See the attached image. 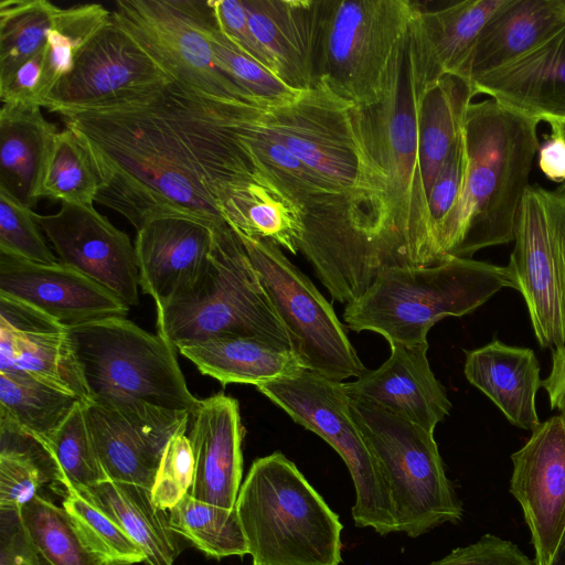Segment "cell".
<instances>
[{
    "label": "cell",
    "instance_id": "6da1fadb",
    "mask_svg": "<svg viewBox=\"0 0 565 565\" xmlns=\"http://www.w3.org/2000/svg\"><path fill=\"white\" fill-rule=\"evenodd\" d=\"M257 106L171 81L61 117L94 162L96 202L139 231L163 217L226 223L224 196L259 172L245 137Z\"/></svg>",
    "mask_w": 565,
    "mask_h": 565
},
{
    "label": "cell",
    "instance_id": "d6986e66",
    "mask_svg": "<svg viewBox=\"0 0 565 565\" xmlns=\"http://www.w3.org/2000/svg\"><path fill=\"white\" fill-rule=\"evenodd\" d=\"M0 372L34 376L89 403L67 328L39 309L0 294Z\"/></svg>",
    "mask_w": 565,
    "mask_h": 565
},
{
    "label": "cell",
    "instance_id": "db71d44e",
    "mask_svg": "<svg viewBox=\"0 0 565 565\" xmlns=\"http://www.w3.org/2000/svg\"><path fill=\"white\" fill-rule=\"evenodd\" d=\"M539 167L552 181H565V139L551 131L550 137L539 149Z\"/></svg>",
    "mask_w": 565,
    "mask_h": 565
},
{
    "label": "cell",
    "instance_id": "ba28073f",
    "mask_svg": "<svg viewBox=\"0 0 565 565\" xmlns=\"http://www.w3.org/2000/svg\"><path fill=\"white\" fill-rule=\"evenodd\" d=\"M428 82L411 36L402 70L379 104L361 108L373 153L388 178L393 236L402 268L435 266L436 249L419 169V115Z\"/></svg>",
    "mask_w": 565,
    "mask_h": 565
},
{
    "label": "cell",
    "instance_id": "680465c9",
    "mask_svg": "<svg viewBox=\"0 0 565 565\" xmlns=\"http://www.w3.org/2000/svg\"><path fill=\"white\" fill-rule=\"evenodd\" d=\"M128 565H136V564H128Z\"/></svg>",
    "mask_w": 565,
    "mask_h": 565
},
{
    "label": "cell",
    "instance_id": "816d5d0a",
    "mask_svg": "<svg viewBox=\"0 0 565 565\" xmlns=\"http://www.w3.org/2000/svg\"><path fill=\"white\" fill-rule=\"evenodd\" d=\"M216 23L223 34L244 54L269 68L271 63L256 40L242 0H210Z\"/></svg>",
    "mask_w": 565,
    "mask_h": 565
},
{
    "label": "cell",
    "instance_id": "9a60e30c",
    "mask_svg": "<svg viewBox=\"0 0 565 565\" xmlns=\"http://www.w3.org/2000/svg\"><path fill=\"white\" fill-rule=\"evenodd\" d=\"M174 81L113 19L78 52L44 108L60 116L94 108Z\"/></svg>",
    "mask_w": 565,
    "mask_h": 565
},
{
    "label": "cell",
    "instance_id": "83f0119b",
    "mask_svg": "<svg viewBox=\"0 0 565 565\" xmlns=\"http://www.w3.org/2000/svg\"><path fill=\"white\" fill-rule=\"evenodd\" d=\"M259 108H255L245 132L257 170L300 206L303 216L343 218L359 233L350 203L264 128Z\"/></svg>",
    "mask_w": 565,
    "mask_h": 565
},
{
    "label": "cell",
    "instance_id": "ffe728a7",
    "mask_svg": "<svg viewBox=\"0 0 565 565\" xmlns=\"http://www.w3.org/2000/svg\"><path fill=\"white\" fill-rule=\"evenodd\" d=\"M0 294L25 302L65 327L126 317L129 306L81 271L0 253Z\"/></svg>",
    "mask_w": 565,
    "mask_h": 565
},
{
    "label": "cell",
    "instance_id": "603a6c76",
    "mask_svg": "<svg viewBox=\"0 0 565 565\" xmlns=\"http://www.w3.org/2000/svg\"><path fill=\"white\" fill-rule=\"evenodd\" d=\"M191 417L194 477L189 493L210 504L235 508L243 473L244 427L238 403L218 393L200 399Z\"/></svg>",
    "mask_w": 565,
    "mask_h": 565
},
{
    "label": "cell",
    "instance_id": "b9f144b4",
    "mask_svg": "<svg viewBox=\"0 0 565 565\" xmlns=\"http://www.w3.org/2000/svg\"><path fill=\"white\" fill-rule=\"evenodd\" d=\"M61 472L64 489H85L107 480L81 402L47 441Z\"/></svg>",
    "mask_w": 565,
    "mask_h": 565
},
{
    "label": "cell",
    "instance_id": "ab89813d",
    "mask_svg": "<svg viewBox=\"0 0 565 565\" xmlns=\"http://www.w3.org/2000/svg\"><path fill=\"white\" fill-rule=\"evenodd\" d=\"M21 515L32 541L54 565H105L63 507L36 494L21 509Z\"/></svg>",
    "mask_w": 565,
    "mask_h": 565
},
{
    "label": "cell",
    "instance_id": "f6af8a7d",
    "mask_svg": "<svg viewBox=\"0 0 565 565\" xmlns=\"http://www.w3.org/2000/svg\"><path fill=\"white\" fill-rule=\"evenodd\" d=\"M186 429L175 433L167 444L151 489L153 503L162 510L172 509L193 483L194 456Z\"/></svg>",
    "mask_w": 565,
    "mask_h": 565
},
{
    "label": "cell",
    "instance_id": "8fae6325",
    "mask_svg": "<svg viewBox=\"0 0 565 565\" xmlns=\"http://www.w3.org/2000/svg\"><path fill=\"white\" fill-rule=\"evenodd\" d=\"M256 387L294 422L324 439L343 459L355 489V525L371 527L381 535L396 532L386 488L351 415L343 383L302 369Z\"/></svg>",
    "mask_w": 565,
    "mask_h": 565
},
{
    "label": "cell",
    "instance_id": "c3c4849f",
    "mask_svg": "<svg viewBox=\"0 0 565 565\" xmlns=\"http://www.w3.org/2000/svg\"><path fill=\"white\" fill-rule=\"evenodd\" d=\"M428 565H537L516 544L493 534L482 535L467 546L457 547Z\"/></svg>",
    "mask_w": 565,
    "mask_h": 565
},
{
    "label": "cell",
    "instance_id": "7c38bea8",
    "mask_svg": "<svg viewBox=\"0 0 565 565\" xmlns=\"http://www.w3.org/2000/svg\"><path fill=\"white\" fill-rule=\"evenodd\" d=\"M236 234L288 335L291 351L303 366L340 382L359 377L366 369L332 306L311 280L277 245Z\"/></svg>",
    "mask_w": 565,
    "mask_h": 565
},
{
    "label": "cell",
    "instance_id": "e575fe53",
    "mask_svg": "<svg viewBox=\"0 0 565 565\" xmlns=\"http://www.w3.org/2000/svg\"><path fill=\"white\" fill-rule=\"evenodd\" d=\"M82 401L34 376L0 372V413L49 441Z\"/></svg>",
    "mask_w": 565,
    "mask_h": 565
},
{
    "label": "cell",
    "instance_id": "ac0fdd59",
    "mask_svg": "<svg viewBox=\"0 0 565 565\" xmlns=\"http://www.w3.org/2000/svg\"><path fill=\"white\" fill-rule=\"evenodd\" d=\"M511 455L510 492L521 505L537 565H548L565 529V415L531 430Z\"/></svg>",
    "mask_w": 565,
    "mask_h": 565
},
{
    "label": "cell",
    "instance_id": "7bdbcfd3",
    "mask_svg": "<svg viewBox=\"0 0 565 565\" xmlns=\"http://www.w3.org/2000/svg\"><path fill=\"white\" fill-rule=\"evenodd\" d=\"M62 507L70 513L87 546L105 565L145 562L142 548L108 515L74 489H64Z\"/></svg>",
    "mask_w": 565,
    "mask_h": 565
},
{
    "label": "cell",
    "instance_id": "7dc6e473",
    "mask_svg": "<svg viewBox=\"0 0 565 565\" xmlns=\"http://www.w3.org/2000/svg\"><path fill=\"white\" fill-rule=\"evenodd\" d=\"M0 456L26 459L38 466L51 482L61 484V472L49 443L3 413H0Z\"/></svg>",
    "mask_w": 565,
    "mask_h": 565
},
{
    "label": "cell",
    "instance_id": "30bf717a",
    "mask_svg": "<svg viewBox=\"0 0 565 565\" xmlns=\"http://www.w3.org/2000/svg\"><path fill=\"white\" fill-rule=\"evenodd\" d=\"M94 399H138L162 408L188 412L200 403L188 388L175 348L126 317L66 327Z\"/></svg>",
    "mask_w": 565,
    "mask_h": 565
},
{
    "label": "cell",
    "instance_id": "f546056e",
    "mask_svg": "<svg viewBox=\"0 0 565 565\" xmlns=\"http://www.w3.org/2000/svg\"><path fill=\"white\" fill-rule=\"evenodd\" d=\"M56 126L39 105L2 104L0 110V189L33 209Z\"/></svg>",
    "mask_w": 565,
    "mask_h": 565
},
{
    "label": "cell",
    "instance_id": "484cf974",
    "mask_svg": "<svg viewBox=\"0 0 565 565\" xmlns=\"http://www.w3.org/2000/svg\"><path fill=\"white\" fill-rule=\"evenodd\" d=\"M565 24V0H504L480 31L457 76L472 82L539 45Z\"/></svg>",
    "mask_w": 565,
    "mask_h": 565
},
{
    "label": "cell",
    "instance_id": "44dd1931",
    "mask_svg": "<svg viewBox=\"0 0 565 565\" xmlns=\"http://www.w3.org/2000/svg\"><path fill=\"white\" fill-rule=\"evenodd\" d=\"M390 347L391 355L379 369L365 370L355 381L343 383L348 396L434 433L448 416L451 403L429 366L428 343Z\"/></svg>",
    "mask_w": 565,
    "mask_h": 565
},
{
    "label": "cell",
    "instance_id": "4316f807",
    "mask_svg": "<svg viewBox=\"0 0 565 565\" xmlns=\"http://www.w3.org/2000/svg\"><path fill=\"white\" fill-rule=\"evenodd\" d=\"M467 380L488 396L507 419L523 429L539 424L535 395L542 386L540 364L531 349L494 339L466 352Z\"/></svg>",
    "mask_w": 565,
    "mask_h": 565
},
{
    "label": "cell",
    "instance_id": "2e32d148",
    "mask_svg": "<svg viewBox=\"0 0 565 565\" xmlns=\"http://www.w3.org/2000/svg\"><path fill=\"white\" fill-rule=\"evenodd\" d=\"M93 441L108 479L152 489L172 436L188 428L191 414L138 399H94L85 404Z\"/></svg>",
    "mask_w": 565,
    "mask_h": 565
},
{
    "label": "cell",
    "instance_id": "8992f818",
    "mask_svg": "<svg viewBox=\"0 0 565 565\" xmlns=\"http://www.w3.org/2000/svg\"><path fill=\"white\" fill-rule=\"evenodd\" d=\"M418 3L320 0L317 74L360 108L382 102L399 74Z\"/></svg>",
    "mask_w": 565,
    "mask_h": 565
},
{
    "label": "cell",
    "instance_id": "60d3db41",
    "mask_svg": "<svg viewBox=\"0 0 565 565\" xmlns=\"http://www.w3.org/2000/svg\"><path fill=\"white\" fill-rule=\"evenodd\" d=\"M207 36L218 68L256 105L260 107L284 105L295 100L301 93L284 83L269 68L239 51L220 30L214 13L207 26Z\"/></svg>",
    "mask_w": 565,
    "mask_h": 565
},
{
    "label": "cell",
    "instance_id": "52a82bcc",
    "mask_svg": "<svg viewBox=\"0 0 565 565\" xmlns=\"http://www.w3.org/2000/svg\"><path fill=\"white\" fill-rule=\"evenodd\" d=\"M157 329L175 349L220 335H243L291 350L245 246L227 223L213 227L209 262L198 280L157 310Z\"/></svg>",
    "mask_w": 565,
    "mask_h": 565
},
{
    "label": "cell",
    "instance_id": "11a10c76",
    "mask_svg": "<svg viewBox=\"0 0 565 565\" xmlns=\"http://www.w3.org/2000/svg\"><path fill=\"white\" fill-rule=\"evenodd\" d=\"M553 409L565 415V347L552 350V370L542 381Z\"/></svg>",
    "mask_w": 565,
    "mask_h": 565
},
{
    "label": "cell",
    "instance_id": "7a4b0ae2",
    "mask_svg": "<svg viewBox=\"0 0 565 565\" xmlns=\"http://www.w3.org/2000/svg\"><path fill=\"white\" fill-rule=\"evenodd\" d=\"M258 118L350 203L374 274L402 268L392 230L388 178L373 153L362 109L318 79L290 103L260 107Z\"/></svg>",
    "mask_w": 565,
    "mask_h": 565
},
{
    "label": "cell",
    "instance_id": "cb8c5ba5",
    "mask_svg": "<svg viewBox=\"0 0 565 565\" xmlns=\"http://www.w3.org/2000/svg\"><path fill=\"white\" fill-rule=\"evenodd\" d=\"M503 107L537 121L565 120V24L514 61L471 82Z\"/></svg>",
    "mask_w": 565,
    "mask_h": 565
},
{
    "label": "cell",
    "instance_id": "bcb514c9",
    "mask_svg": "<svg viewBox=\"0 0 565 565\" xmlns=\"http://www.w3.org/2000/svg\"><path fill=\"white\" fill-rule=\"evenodd\" d=\"M466 172L467 152L462 130L461 136L437 174L428 198L427 213L430 233L443 260L446 259L443 258L438 249V234L448 214L461 195Z\"/></svg>",
    "mask_w": 565,
    "mask_h": 565
},
{
    "label": "cell",
    "instance_id": "7402d4cb",
    "mask_svg": "<svg viewBox=\"0 0 565 565\" xmlns=\"http://www.w3.org/2000/svg\"><path fill=\"white\" fill-rule=\"evenodd\" d=\"M214 226L193 218L163 217L137 231L139 284L157 310L186 291L204 271Z\"/></svg>",
    "mask_w": 565,
    "mask_h": 565
},
{
    "label": "cell",
    "instance_id": "91938a15",
    "mask_svg": "<svg viewBox=\"0 0 565 565\" xmlns=\"http://www.w3.org/2000/svg\"><path fill=\"white\" fill-rule=\"evenodd\" d=\"M254 565V564H253Z\"/></svg>",
    "mask_w": 565,
    "mask_h": 565
},
{
    "label": "cell",
    "instance_id": "f907efd6",
    "mask_svg": "<svg viewBox=\"0 0 565 565\" xmlns=\"http://www.w3.org/2000/svg\"><path fill=\"white\" fill-rule=\"evenodd\" d=\"M0 565H54L29 535L21 509L0 507Z\"/></svg>",
    "mask_w": 565,
    "mask_h": 565
},
{
    "label": "cell",
    "instance_id": "836d02e7",
    "mask_svg": "<svg viewBox=\"0 0 565 565\" xmlns=\"http://www.w3.org/2000/svg\"><path fill=\"white\" fill-rule=\"evenodd\" d=\"M476 95L470 82L455 75H446L425 89L419 115V169L427 204L436 177L462 134L467 109Z\"/></svg>",
    "mask_w": 565,
    "mask_h": 565
},
{
    "label": "cell",
    "instance_id": "f35d334b",
    "mask_svg": "<svg viewBox=\"0 0 565 565\" xmlns=\"http://www.w3.org/2000/svg\"><path fill=\"white\" fill-rule=\"evenodd\" d=\"M110 18L111 11L99 3L61 8L46 40L39 93L41 107L54 86L72 71L78 52L110 21Z\"/></svg>",
    "mask_w": 565,
    "mask_h": 565
},
{
    "label": "cell",
    "instance_id": "5bb4252c",
    "mask_svg": "<svg viewBox=\"0 0 565 565\" xmlns=\"http://www.w3.org/2000/svg\"><path fill=\"white\" fill-rule=\"evenodd\" d=\"M212 17L210 0H119L111 11L113 21L174 81L255 104L216 65L207 36Z\"/></svg>",
    "mask_w": 565,
    "mask_h": 565
},
{
    "label": "cell",
    "instance_id": "8d00e7d4",
    "mask_svg": "<svg viewBox=\"0 0 565 565\" xmlns=\"http://www.w3.org/2000/svg\"><path fill=\"white\" fill-rule=\"evenodd\" d=\"M99 192L94 162L78 138L65 127L55 135L39 185V199L62 204H93Z\"/></svg>",
    "mask_w": 565,
    "mask_h": 565
},
{
    "label": "cell",
    "instance_id": "9c48e42d",
    "mask_svg": "<svg viewBox=\"0 0 565 565\" xmlns=\"http://www.w3.org/2000/svg\"><path fill=\"white\" fill-rule=\"evenodd\" d=\"M350 412L386 488L396 532L415 539L461 520L434 433L366 402L350 398Z\"/></svg>",
    "mask_w": 565,
    "mask_h": 565
},
{
    "label": "cell",
    "instance_id": "6f0895ef",
    "mask_svg": "<svg viewBox=\"0 0 565 565\" xmlns=\"http://www.w3.org/2000/svg\"><path fill=\"white\" fill-rule=\"evenodd\" d=\"M551 131H555L559 134L565 139V120L558 121H550Z\"/></svg>",
    "mask_w": 565,
    "mask_h": 565
},
{
    "label": "cell",
    "instance_id": "d6a6232c",
    "mask_svg": "<svg viewBox=\"0 0 565 565\" xmlns=\"http://www.w3.org/2000/svg\"><path fill=\"white\" fill-rule=\"evenodd\" d=\"M221 215L243 235L271 242L292 255L299 253L303 211L260 172L226 193Z\"/></svg>",
    "mask_w": 565,
    "mask_h": 565
},
{
    "label": "cell",
    "instance_id": "ee69618b",
    "mask_svg": "<svg viewBox=\"0 0 565 565\" xmlns=\"http://www.w3.org/2000/svg\"><path fill=\"white\" fill-rule=\"evenodd\" d=\"M0 253L32 263L53 265L57 257L49 247L36 213L0 189Z\"/></svg>",
    "mask_w": 565,
    "mask_h": 565
},
{
    "label": "cell",
    "instance_id": "5b68a950",
    "mask_svg": "<svg viewBox=\"0 0 565 565\" xmlns=\"http://www.w3.org/2000/svg\"><path fill=\"white\" fill-rule=\"evenodd\" d=\"M503 287H510L505 266L472 258L394 267L381 271L359 298L347 303L343 319L351 330L380 333L390 344H425L435 323L475 311Z\"/></svg>",
    "mask_w": 565,
    "mask_h": 565
},
{
    "label": "cell",
    "instance_id": "681fc988",
    "mask_svg": "<svg viewBox=\"0 0 565 565\" xmlns=\"http://www.w3.org/2000/svg\"><path fill=\"white\" fill-rule=\"evenodd\" d=\"M49 482L46 475L33 462L0 456V507L22 509Z\"/></svg>",
    "mask_w": 565,
    "mask_h": 565
},
{
    "label": "cell",
    "instance_id": "1f68e13d",
    "mask_svg": "<svg viewBox=\"0 0 565 565\" xmlns=\"http://www.w3.org/2000/svg\"><path fill=\"white\" fill-rule=\"evenodd\" d=\"M178 350L201 373L224 386L230 383L258 386L306 369L291 350L255 337L220 335Z\"/></svg>",
    "mask_w": 565,
    "mask_h": 565
},
{
    "label": "cell",
    "instance_id": "f1b7e54d",
    "mask_svg": "<svg viewBox=\"0 0 565 565\" xmlns=\"http://www.w3.org/2000/svg\"><path fill=\"white\" fill-rule=\"evenodd\" d=\"M503 2L463 0L429 10L418 3L411 30L430 84L458 75L483 25Z\"/></svg>",
    "mask_w": 565,
    "mask_h": 565
},
{
    "label": "cell",
    "instance_id": "4dcf8cb0",
    "mask_svg": "<svg viewBox=\"0 0 565 565\" xmlns=\"http://www.w3.org/2000/svg\"><path fill=\"white\" fill-rule=\"evenodd\" d=\"M117 523L145 552V565H173L183 548L169 512L152 501L151 489L107 479L74 489Z\"/></svg>",
    "mask_w": 565,
    "mask_h": 565
},
{
    "label": "cell",
    "instance_id": "f5cc1de1",
    "mask_svg": "<svg viewBox=\"0 0 565 565\" xmlns=\"http://www.w3.org/2000/svg\"><path fill=\"white\" fill-rule=\"evenodd\" d=\"M46 45V44H45ZM45 46L22 64L4 83L0 84L2 104L39 105Z\"/></svg>",
    "mask_w": 565,
    "mask_h": 565
},
{
    "label": "cell",
    "instance_id": "4fadbf2b",
    "mask_svg": "<svg viewBox=\"0 0 565 565\" xmlns=\"http://www.w3.org/2000/svg\"><path fill=\"white\" fill-rule=\"evenodd\" d=\"M505 266L510 287L524 298L535 338L545 349L565 347V188L529 186Z\"/></svg>",
    "mask_w": 565,
    "mask_h": 565
},
{
    "label": "cell",
    "instance_id": "9f6ffc18",
    "mask_svg": "<svg viewBox=\"0 0 565 565\" xmlns=\"http://www.w3.org/2000/svg\"><path fill=\"white\" fill-rule=\"evenodd\" d=\"M548 565H565V529Z\"/></svg>",
    "mask_w": 565,
    "mask_h": 565
},
{
    "label": "cell",
    "instance_id": "277c9868",
    "mask_svg": "<svg viewBox=\"0 0 565 565\" xmlns=\"http://www.w3.org/2000/svg\"><path fill=\"white\" fill-rule=\"evenodd\" d=\"M235 508L254 565H340L342 524L279 451L256 459Z\"/></svg>",
    "mask_w": 565,
    "mask_h": 565
},
{
    "label": "cell",
    "instance_id": "3957f363",
    "mask_svg": "<svg viewBox=\"0 0 565 565\" xmlns=\"http://www.w3.org/2000/svg\"><path fill=\"white\" fill-rule=\"evenodd\" d=\"M539 122L493 99L469 105L463 124L465 185L437 239L444 259L471 258L480 249L514 239L540 149Z\"/></svg>",
    "mask_w": 565,
    "mask_h": 565
},
{
    "label": "cell",
    "instance_id": "74e56055",
    "mask_svg": "<svg viewBox=\"0 0 565 565\" xmlns=\"http://www.w3.org/2000/svg\"><path fill=\"white\" fill-rule=\"evenodd\" d=\"M60 10L46 0L0 2V84L44 49Z\"/></svg>",
    "mask_w": 565,
    "mask_h": 565
},
{
    "label": "cell",
    "instance_id": "d590c367",
    "mask_svg": "<svg viewBox=\"0 0 565 565\" xmlns=\"http://www.w3.org/2000/svg\"><path fill=\"white\" fill-rule=\"evenodd\" d=\"M168 512L171 529L206 555L220 559L248 554L236 508L210 504L188 492Z\"/></svg>",
    "mask_w": 565,
    "mask_h": 565
},
{
    "label": "cell",
    "instance_id": "d4e9b609",
    "mask_svg": "<svg viewBox=\"0 0 565 565\" xmlns=\"http://www.w3.org/2000/svg\"><path fill=\"white\" fill-rule=\"evenodd\" d=\"M274 73L303 92L318 81L320 0H242Z\"/></svg>",
    "mask_w": 565,
    "mask_h": 565
},
{
    "label": "cell",
    "instance_id": "e0dca14e",
    "mask_svg": "<svg viewBox=\"0 0 565 565\" xmlns=\"http://www.w3.org/2000/svg\"><path fill=\"white\" fill-rule=\"evenodd\" d=\"M36 220L58 262L95 280L127 306L139 303L135 245L93 204L64 203Z\"/></svg>",
    "mask_w": 565,
    "mask_h": 565
}]
</instances>
